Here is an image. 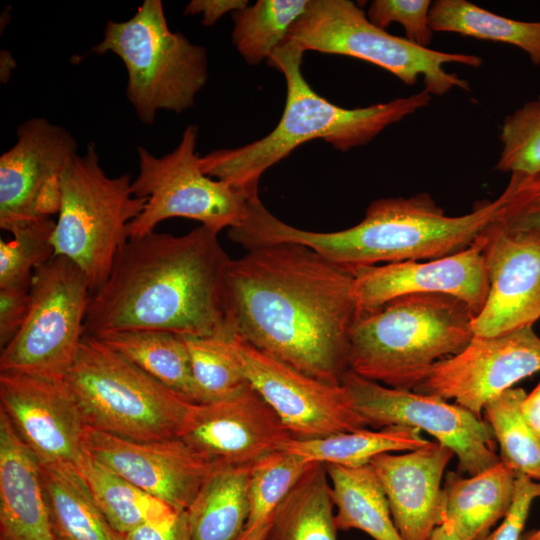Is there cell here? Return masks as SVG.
<instances>
[{"label": "cell", "instance_id": "4fadbf2b", "mask_svg": "<svg viewBox=\"0 0 540 540\" xmlns=\"http://www.w3.org/2000/svg\"><path fill=\"white\" fill-rule=\"evenodd\" d=\"M223 339L245 381L275 411L294 439L321 438L369 427L342 385L310 377L236 334Z\"/></svg>", "mask_w": 540, "mask_h": 540}, {"label": "cell", "instance_id": "d590c367", "mask_svg": "<svg viewBox=\"0 0 540 540\" xmlns=\"http://www.w3.org/2000/svg\"><path fill=\"white\" fill-rule=\"evenodd\" d=\"M182 337L200 404L229 398L248 384L229 355L223 336Z\"/></svg>", "mask_w": 540, "mask_h": 540}, {"label": "cell", "instance_id": "e575fe53", "mask_svg": "<svg viewBox=\"0 0 540 540\" xmlns=\"http://www.w3.org/2000/svg\"><path fill=\"white\" fill-rule=\"evenodd\" d=\"M56 222L35 219L12 228V239L0 241V289L30 288L36 269L55 256Z\"/></svg>", "mask_w": 540, "mask_h": 540}, {"label": "cell", "instance_id": "d6986e66", "mask_svg": "<svg viewBox=\"0 0 540 540\" xmlns=\"http://www.w3.org/2000/svg\"><path fill=\"white\" fill-rule=\"evenodd\" d=\"M85 448L96 460L177 511H185L218 467L180 438L139 441L88 427Z\"/></svg>", "mask_w": 540, "mask_h": 540}, {"label": "cell", "instance_id": "cb8c5ba5", "mask_svg": "<svg viewBox=\"0 0 540 540\" xmlns=\"http://www.w3.org/2000/svg\"><path fill=\"white\" fill-rule=\"evenodd\" d=\"M251 467L223 466L205 480L185 510L190 540H241L249 517Z\"/></svg>", "mask_w": 540, "mask_h": 540}, {"label": "cell", "instance_id": "3957f363", "mask_svg": "<svg viewBox=\"0 0 540 540\" xmlns=\"http://www.w3.org/2000/svg\"><path fill=\"white\" fill-rule=\"evenodd\" d=\"M501 193L483 200L460 216H448L428 193L374 200L365 217L347 229L313 232L293 227L270 213L261 201L251 203L247 219L228 231L229 238L249 250L294 242L328 260L354 270L359 267L437 259L469 247L500 213Z\"/></svg>", "mask_w": 540, "mask_h": 540}, {"label": "cell", "instance_id": "44dd1931", "mask_svg": "<svg viewBox=\"0 0 540 540\" xmlns=\"http://www.w3.org/2000/svg\"><path fill=\"white\" fill-rule=\"evenodd\" d=\"M454 455L449 447L430 441L404 454L382 453L370 461L402 540H428L442 523L441 481Z\"/></svg>", "mask_w": 540, "mask_h": 540}, {"label": "cell", "instance_id": "7bdbcfd3", "mask_svg": "<svg viewBox=\"0 0 540 540\" xmlns=\"http://www.w3.org/2000/svg\"><path fill=\"white\" fill-rule=\"evenodd\" d=\"M248 5L246 0H192L185 8V14L202 16V24L211 27L222 16L240 10Z\"/></svg>", "mask_w": 540, "mask_h": 540}, {"label": "cell", "instance_id": "60d3db41", "mask_svg": "<svg viewBox=\"0 0 540 540\" xmlns=\"http://www.w3.org/2000/svg\"><path fill=\"white\" fill-rule=\"evenodd\" d=\"M30 288L0 289V347L3 349L22 327L30 303Z\"/></svg>", "mask_w": 540, "mask_h": 540}, {"label": "cell", "instance_id": "74e56055", "mask_svg": "<svg viewBox=\"0 0 540 540\" xmlns=\"http://www.w3.org/2000/svg\"><path fill=\"white\" fill-rule=\"evenodd\" d=\"M430 0H374L367 11L368 19L377 27L386 29L392 23L400 24L409 41L428 47L433 33L430 26Z\"/></svg>", "mask_w": 540, "mask_h": 540}, {"label": "cell", "instance_id": "b9f144b4", "mask_svg": "<svg viewBox=\"0 0 540 540\" xmlns=\"http://www.w3.org/2000/svg\"><path fill=\"white\" fill-rule=\"evenodd\" d=\"M123 540H190L185 511L158 520L145 522L125 534Z\"/></svg>", "mask_w": 540, "mask_h": 540}, {"label": "cell", "instance_id": "8d00e7d4", "mask_svg": "<svg viewBox=\"0 0 540 540\" xmlns=\"http://www.w3.org/2000/svg\"><path fill=\"white\" fill-rule=\"evenodd\" d=\"M495 169L510 174L540 173V99L526 102L502 123Z\"/></svg>", "mask_w": 540, "mask_h": 540}, {"label": "cell", "instance_id": "c3c4849f", "mask_svg": "<svg viewBox=\"0 0 540 540\" xmlns=\"http://www.w3.org/2000/svg\"><path fill=\"white\" fill-rule=\"evenodd\" d=\"M538 98L540 99V95L538 96Z\"/></svg>", "mask_w": 540, "mask_h": 540}, {"label": "cell", "instance_id": "484cf974", "mask_svg": "<svg viewBox=\"0 0 540 540\" xmlns=\"http://www.w3.org/2000/svg\"><path fill=\"white\" fill-rule=\"evenodd\" d=\"M324 465L336 507L337 529H358L374 540H402L383 487L370 464L357 468Z\"/></svg>", "mask_w": 540, "mask_h": 540}, {"label": "cell", "instance_id": "277c9868", "mask_svg": "<svg viewBox=\"0 0 540 540\" xmlns=\"http://www.w3.org/2000/svg\"><path fill=\"white\" fill-rule=\"evenodd\" d=\"M304 53L286 39L268 59L284 75L287 88L283 114L276 127L247 145L214 150L200 157L205 174L256 199L263 173L305 142L322 139L337 150L347 151L367 144L385 128L431 101L432 96L423 89L367 107L337 106L317 94L305 80L301 70Z\"/></svg>", "mask_w": 540, "mask_h": 540}, {"label": "cell", "instance_id": "4316f807", "mask_svg": "<svg viewBox=\"0 0 540 540\" xmlns=\"http://www.w3.org/2000/svg\"><path fill=\"white\" fill-rule=\"evenodd\" d=\"M40 466L55 540H123L75 468Z\"/></svg>", "mask_w": 540, "mask_h": 540}, {"label": "cell", "instance_id": "ac0fdd59", "mask_svg": "<svg viewBox=\"0 0 540 540\" xmlns=\"http://www.w3.org/2000/svg\"><path fill=\"white\" fill-rule=\"evenodd\" d=\"M489 290L473 319L477 336H496L540 318V231H512L496 219L484 231Z\"/></svg>", "mask_w": 540, "mask_h": 540}, {"label": "cell", "instance_id": "ee69618b", "mask_svg": "<svg viewBox=\"0 0 540 540\" xmlns=\"http://www.w3.org/2000/svg\"><path fill=\"white\" fill-rule=\"evenodd\" d=\"M521 412L540 440V382L528 395L526 394L522 404Z\"/></svg>", "mask_w": 540, "mask_h": 540}, {"label": "cell", "instance_id": "f546056e", "mask_svg": "<svg viewBox=\"0 0 540 540\" xmlns=\"http://www.w3.org/2000/svg\"><path fill=\"white\" fill-rule=\"evenodd\" d=\"M429 19L434 32L512 45L540 66V21L500 16L467 0H436L432 2Z\"/></svg>", "mask_w": 540, "mask_h": 540}, {"label": "cell", "instance_id": "7dc6e473", "mask_svg": "<svg viewBox=\"0 0 540 540\" xmlns=\"http://www.w3.org/2000/svg\"><path fill=\"white\" fill-rule=\"evenodd\" d=\"M0 540H5V539H3V538H0Z\"/></svg>", "mask_w": 540, "mask_h": 540}, {"label": "cell", "instance_id": "7402d4cb", "mask_svg": "<svg viewBox=\"0 0 540 540\" xmlns=\"http://www.w3.org/2000/svg\"><path fill=\"white\" fill-rule=\"evenodd\" d=\"M0 538L55 540L41 466L0 409Z\"/></svg>", "mask_w": 540, "mask_h": 540}, {"label": "cell", "instance_id": "836d02e7", "mask_svg": "<svg viewBox=\"0 0 540 540\" xmlns=\"http://www.w3.org/2000/svg\"><path fill=\"white\" fill-rule=\"evenodd\" d=\"M522 388H509L483 407L493 436L500 446V460L517 475L540 481V440L524 419Z\"/></svg>", "mask_w": 540, "mask_h": 540}, {"label": "cell", "instance_id": "ba28073f", "mask_svg": "<svg viewBox=\"0 0 540 540\" xmlns=\"http://www.w3.org/2000/svg\"><path fill=\"white\" fill-rule=\"evenodd\" d=\"M60 190L55 256L69 259L81 270L92 294L106 282L129 239V225L143 211L146 199L134 195L129 174L105 173L93 143L68 163Z\"/></svg>", "mask_w": 540, "mask_h": 540}, {"label": "cell", "instance_id": "6da1fadb", "mask_svg": "<svg viewBox=\"0 0 540 540\" xmlns=\"http://www.w3.org/2000/svg\"><path fill=\"white\" fill-rule=\"evenodd\" d=\"M352 270L294 242L249 249L228 263L226 324L260 351L298 371L341 385L358 315Z\"/></svg>", "mask_w": 540, "mask_h": 540}, {"label": "cell", "instance_id": "603a6c76", "mask_svg": "<svg viewBox=\"0 0 540 540\" xmlns=\"http://www.w3.org/2000/svg\"><path fill=\"white\" fill-rule=\"evenodd\" d=\"M516 478L517 474L501 461L468 478L448 472L442 486L443 520L452 523L461 540H476L488 534L508 513Z\"/></svg>", "mask_w": 540, "mask_h": 540}, {"label": "cell", "instance_id": "f1b7e54d", "mask_svg": "<svg viewBox=\"0 0 540 540\" xmlns=\"http://www.w3.org/2000/svg\"><path fill=\"white\" fill-rule=\"evenodd\" d=\"M429 442L417 428L393 425L378 431L366 428L314 439L293 438L286 449L309 462L357 468L369 464L379 454L411 451Z\"/></svg>", "mask_w": 540, "mask_h": 540}, {"label": "cell", "instance_id": "9c48e42d", "mask_svg": "<svg viewBox=\"0 0 540 540\" xmlns=\"http://www.w3.org/2000/svg\"><path fill=\"white\" fill-rule=\"evenodd\" d=\"M286 39L304 52L338 54L372 63L409 86L422 78L424 90L431 96L444 95L453 88L469 90L466 80L445 70L446 64L473 68L482 64L477 55L438 51L392 35L374 25L350 0H309Z\"/></svg>", "mask_w": 540, "mask_h": 540}, {"label": "cell", "instance_id": "f35d334b", "mask_svg": "<svg viewBox=\"0 0 540 540\" xmlns=\"http://www.w3.org/2000/svg\"><path fill=\"white\" fill-rule=\"evenodd\" d=\"M498 221L512 231H540V173L511 174Z\"/></svg>", "mask_w": 540, "mask_h": 540}, {"label": "cell", "instance_id": "52a82bcc", "mask_svg": "<svg viewBox=\"0 0 540 540\" xmlns=\"http://www.w3.org/2000/svg\"><path fill=\"white\" fill-rule=\"evenodd\" d=\"M95 54L111 52L126 67V97L147 125L160 110L193 107L208 79L206 49L170 30L160 0H145L128 20H109Z\"/></svg>", "mask_w": 540, "mask_h": 540}, {"label": "cell", "instance_id": "2e32d148", "mask_svg": "<svg viewBox=\"0 0 540 540\" xmlns=\"http://www.w3.org/2000/svg\"><path fill=\"white\" fill-rule=\"evenodd\" d=\"M0 402L40 464L78 469L89 426L64 379L0 372Z\"/></svg>", "mask_w": 540, "mask_h": 540}, {"label": "cell", "instance_id": "8992f818", "mask_svg": "<svg viewBox=\"0 0 540 540\" xmlns=\"http://www.w3.org/2000/svg\"><path fill=\"white\" fill-rule=\"evenodd\" d=\"M89 427L122 438H177L193 402L85 334L64 376Z\"/></svg>", "mask_w": 540, "mask_h": 540}, {"label": "cell", "instance_id": "5bb4252c", "mask_svg": "<svg viewBox=\"0 0 540 540\" xmlns=\"http://www.w3.org/2000/svg\"><path fill=\"white\" fill-rule=\"evenodd\" d=\"M540 371V337L533 326L496 336L474 335L459 353L436 362L413 390L469 410L482 419L484 405Z\"/></svg>", "mask_w": 540, "mask_h": 540}, {"label": "cell", "instance_id": "7c38bea8", "mask_svg": "<svg viewBox=\"0 0 540 540\" xmlns=\"http://www.w3.org/2000/svg\"><path fill=\"white\" fill-rule=\"evenodd\" d=\"M355 410L369 426L402 425L425 431L458 458V473H481L501 460L490 427L469 410L446 400L387 387L348 370L341 381Z\"/></svg>", "mask_w": 540, "mask_h": 540}, {"label": "cell", "instance_id": "e0dca14e", "mask_svg": "<svg viewBox=\"0 0 540 540\" xmlns=\"http://www.w3.org/2000/svg\"><path fill=\"white\" fill-rule=\"evenodd\" d=\"M178 438L216 467H251L293 439L249 384L229 398L193 404Z\"/></svg>", "mask_w": 540, "mask_h": 540}, {"label": "cell", "instance_id": "83f0119b", "mask_svg": "<svg viewBox=\"0 0 540 540\" xmlns=\"http://www.w3.org/2000/svg\"><path fill=\"white\" fill-rule=\"evenodd\" d=\"M329 477L312 463L277 508L266 540H337Z\"/></svg>", "mask_w": 540, "mask_h": 540}, {"label": "cell", "instance_id": "d6a6232c", "mask_svg": "<svg viewBox=\"0 0 540 540\" xmlns=\"http://www.w3.org/2000/svg\"><path fill=\"white\" fill-rule=\"evenodd\" d=\"M309 0H258L232 13V43L243 59L256 65L268 60L285 40Z\"/></svg>", "mask_w": 540, "mask_h": 540}, {"label": "cell", "instance_id": "8fae6325", "mask_svg": "<svg viewBox=\"0 0 540 540\" xmlns=\"http://www.w3.org/2000/svg\"><path fill=\"white\" fill-rule=\"evenodd\" d=\"M29 293L27 317L1 349L0 372L63 379L85 335L89 285L72 261L54 256L36 269Z\"/></svg>", "mask_w": 540, "mask_h": 540}, {"label": "cell", "instance_id": "d4e9b609", "mask_svg": "<svg viewBox=\"0 0 540 540\" xmlns=\"http://www.w3.org/2000/svg\"><path fill=\"white\" fill-rule=\"evenodd\" d=\"M95 337L172 391L200 404L182 336L158 330L125 329Z\"/></svg>", "mask_w": 540, "mask_h": 540}, {"label": "cell", "instance_id": "30bf717a", "mask_svg": "<svg viewBox=\"0 0 540 540\" xmlns=\"http://www.w3.org/2000/svg\"><path fill=\"white\" fill-rule=\"evenodd\" d=\"M197 136V127L188 125L177 147L161 157L137 147L139 172L132 181V191L146 199V204L130 223L129 238L155 231L159 223L174 217L198 221L218 234L247 219L251 199L203 172L196 151Z\"/></svg>", "mask_w": 540, "mask_h": 540}, {"label": "cell", "instance_id": "9a60e30c", "mask_svg": "<svg viewBox=\"0 0 540 540\" xmlns=\"http://www.w3.org/2000/svg\"><path fill=\"white\" fill-rule=\"evenodd\" d=\"M15 144L0 156V227L58 214L60 178L78 154L77 140L43 117L21 123Z\"/></svg>", "mask_w": 540, "mask_h": 540}, {"label": "cell", "instance_id": "7a4b0ae2", "mask_svg": "<svg viewBox=\"0 0 540 540\" xmlns=\"http://www.w3.org/2000/svg\"><path fill=\"white\" fill-rule=\"evenodd\" d=\"M230 260L218 233L202 225L182 236L152 231L129 238L89 298L85 334L144 329L230 335L223 306Z\"/></svg>", "mask_w": 540, "mask_h": 540}, {"label": "cell", "instance_id": "ffe728a7", "mask_svg": "<svg viewBox=\"0 0 540 540\" xmlns=\"http://www.w3.org/2000/svg\"><path fill=\"white\" fill-rule=\"evenodd\" d=\"M484 245L482 232L469 247L449 256L352 270L358 312L377 308L403 295L442 293L464 301L476 316L489 290Z\"/></svg>", "mask_w": 540, "mask_h": 540}, {"label": "cell", "instance_id": "ab89813d", "mask_svg": "<svg viewBox=\"0 0 540 540\" xmlns=\"http://www.w3.org/2000/svg\"><path fill=\"white\" fill-rule=\"evenodd\" d=\"M539 497L540 481L517 475L513 502L503 522L493 532L476 540H521L532 502Z\"/></svg>", "mask_w": 540, "mask_h": 540}, {"label": "cell", "instance_id": "bcb514c9", "mask_svg": "<svg viewBox=\"0 0 540 540\" xmlns=\"http://www.w3.org/2000/svg\"><path fill=\"white\" fill-rule=\"evenodd\" d=\"M521 540H540V528L531 530L521 537Z\"/></svg>", "mask_w": 540, "mask_h": 540}, {"label": "cell", "instance_id": "f6af8a7d", "mask_svg": "<svg viewBox=\"0 0 540 540\" xmlns=\"http://www.w3.org/2000/svg\"><path fill=\"white\" fill-rule=\"evenodd\" d=\"M428 540H461L454 530L452 523L446 519L431 533Z\"/></svg>", "mask_w": 540, "mask_h": 540}, {"label": "cell", "instance_id": "1f68e13d", "mask_svg": "<svg viewBox=\"0 0 540 540\" xmlns=\"http://www.w3.org/2000/svg\"><path fill=\"white\" fill-rule=\"evenodd\" d=\"M314 462L285 449L250 468L249 517L241 540H266L273 516L298 479Z\"/></svg>", "mask_w": 540, "mask_h": 540}, {"label": "cell", "instance_id": "4dcf8cb0", "mask_svg": "<svg viewBox=\"0 0 540 540\" xmlns=\"http://www.w3.org/2000/svg\"><path fill=\"white\" fill-rule=\"evenodd\" d=\"M77 471L98 508L121 536L145 522L164 519L177 511L105 466L89 453Z\"/></svg>", "mask_w": 540, "mask_h": 540}, {"label": "cell", "instance_id": "5b68a950", "mask_svg": "<svg viewBox=\"0 0 540 540\" xmlns=\"http://www.w3.org/2000/svg\"><path fill=\"white\" fill-rule=\"evenodd\" d=\"M471 308L442 293H415L358 312L349 337V367L387 387L413 391L438 361L474 337Z\"/></svg>", "mask_w": 540, "mask_h": 540}]
</instances>
